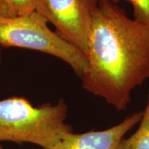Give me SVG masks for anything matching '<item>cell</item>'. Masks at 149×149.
I'll return each instance as SVG.
<instances>
[{
	"mask_svg": "<svg viewBox=\"0 0 149 149\" xmlns=\"http://www.w3.org/2000/svg\"><path fill=\"white\" fill-rule=\"evenodd\" d=\"M86 56L82 88L117 111H126L132 91L149 79V24L129 18L116 3L99 2Z\"/></svg>",
	"mask_w": 149,
	"mask_h": 149,
	"instance_id": "1",
	"label": "cell"
},
{
	"mask_svg": "<svg viewBox=\"0 0 149 149\" xmlns=\"http://www.w3.org/2000/svg\"><path fill=\"white\" fill-rule=\"evenodd\" d=\"M17 15L3 0H0V20L15 17Z\"/></svg>",
	"mask_w": 149,
	"mask_h": 149,
	"instance_id": "9",
	"label": "cell"
},
{
	"mask_svg": "<svg viewBox=\"0 0 149 149\" xmlns=\"http://www.w3.org/2000/svg\"><path fill=\"white\" fill-rule=\"evenodd\" d=\"M0 149H5L2 146H1V144H0Z\"/></svg>",
	"mask_w": 149,
	"mask_h": 149,
	"instance_id": "11",
	"label": "cell"
},
{
	"mask_svg": "<svg viewBox=\"0 0 149 149\" xmlns=\"http://www.w3.org/2000/svg\"><path fill=\"white\" fill-rule=\"evenodd\" d=\"M96 5L89 0H37L35 11L53 24L59 36L86 55Z\"/></svg>",
	"mask_w": 149,
	"mask_h": 149,
	"instance_id": "4",
	"label": "cell"
},
{
	"mask_svg": "<svg viewBox=\"0 0 149 149\" xmlns=\"http://www.w3.org/2000/svg\"><path fill=\"white\" fill-rule=\"evenodd\" d=\"M141 117L142 112H137L106 130L79 134L72 132L66 134L53 146L44 149H121L124 136L139 123Z\"/></svg>",
	"mask_w": 149,
	"mask_h": 149,
	"instance_id": "5",
	"label": "cell"
},
{
	"mask_svg": "<svg viewBox=\"0 0 149 149\" xmlns=\"http://www.w3.org/2000/svg\"><path fill=\"white\" fill-rule=\"evenodd\" d=\"M17 16L27 15L35 11L37 0H3Z\"/></svg>",
	"mask_w": 149,
	"mask_h": 149,
	"instance_id": "7",
	"label": "cell"
},
{
	"mask_svg": "<svg viewBox=\"0 0 149 149\" xmlns=\"http://www.w3.org/2000/svg\"><path fill=\"white\" fill-rule=\"evenodd\" d=\"M68 106L63 99L58 103L34 107L23 97L0 101V141L31 143L49 148L59 142L72 127L65 123Z\"/></svg>",
	"mask_w": 149,
	"mask_h": 149,
	"instance_id": "2",
	"label": "cell"
},
{
	"mask_svg": "<svg viewBox=\"0 0 149 149\" xmlns=\"http://www.w3.org/2000/svg\"><path fill=\"white\" fill-rule=\"evenodd\" d=\"M121 149H149V89L146 107L137 130L121 142Z\"/></svg>",
	"mask_w": 149,
	"mask_h": 149,
	"instance_id": "6",
	"label": "cell"
},
{
	"mask_svg": "<svg viewBox=\"0 0 149 149\" xmlns=\"http://www.w3.org/2000/svg\"><path fill=\"white\" fill-rule=\"evenodd\" d=\"M90 2L93 4L96 5L99 2H102V1H106V2H111L113 3H116L118 2L120 0H89Z\"/></svg>",
	"mask_w": 149,
	"mask_h": 149,
	"instance_id": "10",
	"label": "cell"
},
{
	"mask_svg": "<svg viewBox=\"0 0 149 149\" xmlns=\"http://www.w3.org/2000/svg\"><path fill=\"white\" fill-rule=\"evenodd\" d=\"M36 11L0 20V46L35 50L61 59L81 77L86 70V56L47 25Z\"/></svg>",
	"mask_w": 149,
	"mask_h": 149,
	"instance_id": "3",
	"label": "cell"
},
{
	"mask_svg": "<svg viewBox=\"0 0 149 149\" xmlns=\"http://www.w3.org/2000/svg\"><path fill=\"white\" fill-rule=\"evenodd\" d=\"M133 8L134 19L149 24V0H128Z\"/></svg>",
	"mask_w": 149,
	"mask_h": 149,
	"instance_id": "8",
	"label": "cell"
},
{
	"mask_svg": "<svg viewBox=\"0 0 149 149\" xmlns=\"http://www.w3.org/2000/svg\"><path fill=\"white\" fill-rule=\"evenodd\" d=\"M0 64H1V50H0Z\"/></svg>",
	"mask_w": 149,
	"mask_h": 149,
	"instance_id": "12",
	"label": "cell"
}]
</instances>
